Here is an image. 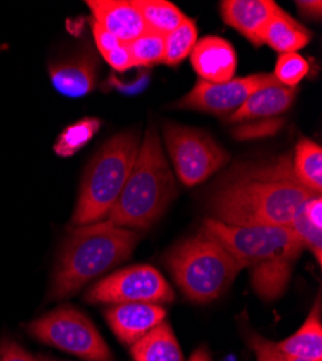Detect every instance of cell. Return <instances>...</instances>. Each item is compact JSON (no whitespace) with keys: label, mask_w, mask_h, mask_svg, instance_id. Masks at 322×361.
I'll list each match as a JSON object with an SVG mask.
<instances>
[{"label":"cell","mask_w":322,"mask_h":361,"mask_svg":"<svg viewBox=\"0 0 322 361\" xmlns=\"http://www.w3.org/2000/svg\"><path fill=\"white\" fill-rule=\"evenodd\" d=\"M279 9L273 0H224L220 4L223 20L256 47L263 44V31Z\"/></svg>","instance_id":"obj_13"},{"label":"cell","mask_w":322,"mask_h":361,"mask_svg":"<svg viewBox=\"0 0 322 361\" xmlns=\"http://www.w3.org/2000/svg\"><path fill=\"white\" fill-rule=\"evenodd\" d=\"M93 20L113 34L122 44H129L148 31L133 2L126 0H89Z\"/></svg>","instance_id":"obj_14"},{"label":"cell","mask_w":322,"mask_h":361,"mask_svg":"<svg viewBox=\"0 0 322 361\" xmlns=\"http://www.w3.org/2000/svg\"><path fill=\"white\" fill-rule=\"evenodd\" d=\"M177 195L173 173L163 155L155 126L139 146L126 184L107 214V221L123 228L146 230L155 224Z\"/></svg>","instance_id":"obj_4"},{"label":"cell","mask_w":322,"mask_h":361,"mask_svg":"<svg viewBox=\"0 0 322 361\" xmlns=\"http://www.w3.org/2000/svg\"><path fill=\"white\" fill-rule=\"evenodd\" d=\"M297 233L305 249H309L315 256L316 262H322V228L314 226L305 214L301 212L289 226Z\"/></svg>","instance_id":"obj_26"},{"label":"cell","mask_w":322,"mask_h":361,"mask_svg":"<svg viewBox=\"0 0 322 361\" xmlns=\"http://www.w3.org/2000/svg\"><path fill=\"white\" fill-rule=\"evenodd\" d=\"M197 25L194 19L184 18L178 27L165 37L163 64L175 67L180 66L192 52L197 44Z\"/></svg>","instance_id":"obj_23"},{"label":"cell","mask_w":322,"mask_h":361,"mask_svg":"<svg viewBox=\"0 0 322 361\" xmlns=\"http://www.w3.org/2000/svg\"><path fill=\"white\" fill-rule=\"evenodd\" d=\"M201 228L214 235L243 269H250L256 293L266 300L285 292L305 249L289 226H228L207 219Z\"/></svg>","instance_id":"obj_2"},{"label":"cell","mask_w":322,"mask_h":361,"mask_svg":"<svg viewBox=\"0 0 322 361\" xmlns=\"http://www.w3.org/2000/svg\"><path fill=\"white\" fill-rule=\"evenodd\" d=\"M135 66L151 67L163 63L165 37L152 31H146L135 41L126 44Z\"/></svg>","instance_id":"obj_24"},{"label":"cell","mask_w":322,"mask_h":361,"mask_svg":"<svg viewBox=\"0 0 322 361\" xmlns=\"http://www.w3.org/2000/svg\"><path fill=\"white\" fill-rule=\"evenodd\" d=\"M312 195L297 180L289 155L240 164L213 192L210 219L228 226H290Z\"/></svg>","instance_id":"obj_1"},{"label":"cell","mask_w":322,"mask_h":361,"mask_svg":"<svg viewBox=\"0 0 322 361\" xmlns=\"http://www.w3.org/2000/svg\"><path fill=\"white\" fill-rule=\"evenodd\" d=\"M283 126L282 118H266L260 120V122H252L246 126H242L233 132L234 137L239 140L247 139H259L265 136H272Z\"/></svg>","instance_id":"obj_28"},{"label":"cell","mask_w":322,"mask_h":361,"mask_svg":"<svg viewBox=\"0 0 322 361\" xmlns=\"http://www.w3.org/2000/svg\"><path fill=\"white\" fill-rule=\"evenodd\" d=\"M38 360H39V361H55V360H51V358H48V357H39Z\"/></svg>","instance_id":"obj_35"},{"label":"cell","mask_w":322,"mask_h":361,"mask_svg":"<svg viewBox=\"0 0 322 361\" xmlns=\"http://www.w3.org/2000/svg\"><path fill=\"white\" fill-rule=\"evenodd\" d=\"M322 4L319 2V0H311V2H308V0H302V2H297V6L299 9V13L304 16V18H308V19H315V20H319L321 19V6Z\"/></svg>","instance_id":"obj_33"},{"label":"cell","mask_w":322,"mask_h":361,"mask_svg":"<svg viewBox=\"0 0 322 361\" xmlns=\"http://www.w3.org/2000/svg\"><path fill=\"white\" fill-rule=\"evenodd\" d=\"M49 78L58 93L77 99L89 96L97 85V59L82 55L71 61L52 64Z\"/></svg>","instance_id":"obj_15"},{"label":"cell","mask_w":322,"mask_h":361,"mask_svg":"<svg viewBox=\"0 0 322 361\" xmlns=\"http://www.w3.org/2000/svg\"><path fill=\"white\" fill-rule=\"evenodd\" d=\"M302 213L316 227L322 228V200L321 195H312L304 205Z\"/></svg>","instance_id":"obj_32"},{"label":"cell","mask_w":322,"mask_h":361,"mask_svg":"<svg viewBox=\"0 0 322 361\" xmlns=\"http://www.w3.org/2000/svg\"><path fill=\"white\" fill-rule=\"evenodd\" d=\"M0 361H39L9 337L0 340Z\"/></svg>","instance_id":"obj_29"},{"label":"cell","mask_w":322,"mask_h":361,"mask_svg":"<svg viewBox=\"0 0 322 361\" xmlns=\"http://www.w3.org/2000/svg\"><path fill=\"white\" fill-rule=\"evenodd\" d=\"M190 55L192 68L202 81L221 84L233 80L236 74V51L223 38L206 37L197 41Z\"/></svg>","instance_id":"obj_11"},{"label":"cell","mask_w":322,"mask_h":361,"mask_svg":"<svg viewBox=\"0 0 322 361\" xmlns=\"http://www.w3.org/2000/svg\"><path fill=\"white\" fill-rule=\"evenodd\" d=\"M85 302L120 304H171L175 293L158 270L149 264H136L117 272L93 285L84 295Z\"/></svg>","instance_id":"obj_9"},{"label":"cell","mask_w":322,"mask_h":361,"mask_svg":"<svg viewBox=\"0 0 322 361\" xmlns=\"http://www.w3.org/2000/svg\"><path fill=\"white\" fill-rule=\"evenodd\" d=\"M35 340L74 354L85 361H114V357L92 319L71 305L54 311L26 325Z\"/></svg>","instance_id":"obj_7"},{"label":"cell","mask_w":322,"mask_h":361,"mask_svg":"<svg viewBox=\"0 0 322 361\" xmlns=\"http://www.w3.org/2000/svg\"><path fill=\"white\" fill-rule=\"evenodd\" d=\"M292 169H294L298 183L312 194L321 195L322 190V147L319 143L302 137L297 147L295 155L292 159Z\"/></svg>","instance_id":"obj_20"},{"label":"cell","mask_w":322,"mask_h":361,"mask_svg":"<svg viewBox=\"0 0 322 361\" xmlns=\"http://www.w3.org/2000/svg\"><path fill=\"white\" fill-rule=\"evenodd\" d=\"M135 361H184L181 347L168 322H161L130 345Z\"/></svg>","instance_id":"obj_18"},{"label":"cell","mask_w":322,"mask_h":361,"mask_svg":"<svg viewBox=\"0 0 322 361\" xmlns=\"http://www.w3.org/2000/svg\"><path fill=\"white\" fill-rule=\"evenodd\" d=\"M188 361H211V357H210L207 348L201 347L194 351V354L190 357Z\"/></svg>","instance_id":"obj_34"},{"label":"cell","mask_w":322,"mask_h":361,"mask_svg":"<svg viewBox=\"0 0 322 361\" xmlns=\"http://www.w3.org/2000/svg\"><path fill=\"white\" fill-rule=\"evenodd\" d=\"M276 347L306 361H322V307L321 295L316 296L305 322L294 336L276 343Z\"/></svg>","instance_id":"obj_17"},{"label":"cell","mask_w":322,"mask_h":361,"mask_svg":"<svg viewBox=\"0 0 322 361\" xmlns=\"http://www.w3.org/2000/svg\"><path fill=\"white\" fill-rule=\"evenodd\" d=\"M135 132H123L109 139L87 165L77 205L71 219L74 227L99 223L107 217L119 198L139 152Z\"/></svg>","instance_id":"obj_6"},{"label":"cell","mask_w":322,"mask_h":361,"mask_svg":"<svg viewBox=\"0 0 322 361\" xmlns=\"http://www.w3.org/2000/svg\"><path fill=\"white\" fill-rule=\"evenodd\" d=\"M246 341H247V345L254 353L257 361H306V360L289 355V354L280 351L276 347L275 341H271L265 337H261V336L253 333V331H247Z\"/></svg>","instance_id":"obj_27"},{"label":"cell","mask_w":322,"mask_h":361,"mask_svg":"<svg viewBox=\"0 0 322 361\" xmlns=\"http://www.w3.org/2000/svg\"><path fill=\"white\" fill-rule=\"evenodd\" d=\"M104 315L114 336L125 345H133L165 321L166 311L154 304H120L111 305Z\"/></svg>","instance_id":"obj_12"},{"label":"cell","mask_w":322,"mask_h":361,"mask_svg":"<svg viewBox=\"0 0 322 361\" xmlns=\"http://www.w3.org/2000/svg\"><path fill=\"white\" fill-rule=\"evenodd\" d=\"M297 96V88L282 85L275 81L263 85L230 116V122L243 123L249 120L271 118L290 109Z\"/></svg>","instance_id":"obj_16"},{"label":"cell","mask_w":322,"mask_h":361,"mask_svg":"<svg viewBox=\"0 0 322 361\" xmlns=\"http://www.w3.org/2000/svg\"><path fill=\"white\" fill-rule=\"evenodd\" d=\"M106 59V63L116 71H128L129 68H132L135 66L133 59H132V55L128 49V45L126 44H122L120 47H117L116 49L110 51L109 54H106L103 56Z\"/></svg>","instance_id":"obj_30"},{"label":"cell","mask_w":322,"mask_h":361,"mask_svg":"<svg viewBox=\"0 0 322 361\" xmlns=\"http://www.w3.org/2000/svg\"><path fill=\"white\" fill-rule=\"evenodd\" d=\"M92 27H93V35H94V41H96V45L99 48V51L101 52V55L104 56L106 54H109L110 51L116 49L117 47H120L122 42L117 39L113 34H110L109 31H106V29L103 26H100L97 22H92Z\"/></svg>","instance_id":"obj_31"},{"label":"cell","mask_w":322,"mask_h":361,"mask_svg":"<svg viewBox=\"0 0 322 361\" xmlns=\"http://www.w3.org/2000/svg\"><path fill=\"white\" fill-rule=\"evenodd\" d=\"M165 264L182 293L197 304L220 298L243 270L234 256L204 228L173 246L165 256Z\"/></svg>","instance_id":"obj_5"},{"label":"cell","mask_w":322,"mask_h":361,"mask_svg":"<svg viewBox=\"0 0 322 361\" xmlns=\"http://www.w3.org/2000/svg\"><path fill=\"white\" fill-rule=\"evenodd\" d=\"M165 145L181 183L195 187L224 166L230 155L206 132L165 123Z\"/></svg>","instance_id":"obj_8"},{"label":"cell","mask_w":322,"mask_h":361,"mask_svg":"<svg viewBox=\"0 0 322 361\" xmlns=\"http://www.w3.org/2000/svg\"><path fill=\"white\" fill-rule=\"evenodd\" d=\"M101 122L94 117L81 118L78 122L68 126L60 136H58L54 150L58 157L70 158L75 155L80 149L89 143L100 130Z\"/></svg>","instance_id":"obj_22"},{"label":"cell","mask_w":322,"mask_h":361,"mask_svg":"<svg viewBox=\"0 0 322 361\" xmlns=\"http://www.w3.org/2000/svg\"><path fill=\"white\" fill-rule=\"evenodd\" d=\"M308 73L309 64L306 59L298 52H287L279 55L273 77L282 85L297 88V85L308 75Z\"/></svg>","instance_id":"obj_25"},{"label":"cell","mask_w":322,"mask_h":361,"mask_svg":"<svg viewBox=\"0 0 322 361\" xmlns=\"http://www.w3.org/2000/svg\"><path fill=\"white\" fill-rule=\"evenodd\" d=\"M309 39L311 32L308 29L282 9L271 19L261 37L263 44H268L280 54L297 52L306 47Z\"/></svg>","instance_id":"obj_19"},{"label":"cell","mask_w":322,"mask_h":361,"mask_svg":"<svg viewBox=\"0 0 322 361\" xmlns=\"http://www.w3.org/2000/svg\"><path fill=\"white\" fill-rule=\"evenodd\" d=\"M139 234L135 230L99 221L74 227L55 262L49 300L75 295L82 286L130 257Z\"/></svg>","instance_id":"obj_3"},{"label":"cell","mask_w":322,"mask_h":361,"mask_svg":"<svg viewBox=\"0 0 322 361\" xmlns=\"http://www.w3.org/2000/svg\"><path fill=\"white\" fill-rule=\"evenodd\" d=\"M135 8L142 15L148 31L166 37L178 27L185 15L166 0H135Z\"/></svg>","instance_id":"obj_21"},{"label":"cell","mask_w":322,"mask_h":361,"mask_svg":"<svg viewBox=\"0 0 322 361\" xmlns=\"http://www.w3.org/2000/svg\"><path fill=\"white\" fill-rule=\"evenodd\" d=\"M275 81L276 78L269 73H259L247 77L233 78L221 84L198 80L191 92L175 106L180 109L198 110L217 116H231L243 106V103L256 90Z\"/></svg>","instance_id":"obj_10"}]
</instances>
